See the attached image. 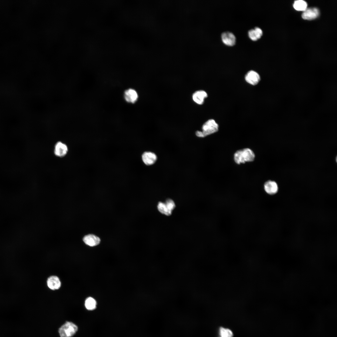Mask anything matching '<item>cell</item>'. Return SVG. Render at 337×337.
<instances>
[{"mask_svg": "<svg viewBox=\"0 0 337 337\" xmlns=\"http://www.w3.org/2000/svg\"><path fill=\"white\" fill-rule=\"evenodd\" d=\"M67 147L65 144L61 142L56 144L54 151L56 155L59 157H63L67 154Z\"/></svg>", "mask_w": 337, "mask_h": 337, "instance_id": "ba28073f", "label": "cell"}, {"mask_svg": "<svg viewBox=\"0 0 337 337\" xmlns=\"http://www.w3.org/2000/svg\"><path fill=\"white\" fill-rule=\"evenodd\" d=\"M245 78L247 82L252 85H257L260 80L259 75L253 70L248 71L246 75Z\"/></svg>", "mask_w": 337, "mask_h": 337, "instance_id": "5b68a950", "label": "cell"}, {"mask_svg": "<svg viewBox=\"0 0 337 337\" xmlns=\"http://www.w3.org/2000/svg\"><path fill=\"white\" fill-rule=\"evenodd\" d=\"M47 284L50 289L54 290L59 289L61 285L60 279L55 276H50L47 280Z\"/></svg>", "mask_w": 337, "mask_h": 337, "instance_id": "7c38bea8", "label": "cell"}, {"mask_svg": "<svg viewBox=\"0 0 337 337\" xmlns=\"http://www.w3.org/2000/svg\"><path fill=\"white\" fill-rule=\"evenodd\" d=\"M207 97V93L203 90L196 91L192 95L193 100L195 102L199 105H202L205 99Z\"/></svg>", "mask_w": 337, "mask_h": 337, "instance_id": "9c48e42d", "label": "cell"}, {"mask_svg": "<svg viewBox=\"0 0 337 337\" xmlns=\"http://www.w3.org/2000/svg\"><path fill=\"white\" fill-rule=\"evenodd\" d=\"M264 189L265 192L268 194L273 195L277 192L278 186L275 182L268 180L264 184Z\"/></svg>", "mask_w": 337, "mask_h": 337, "instance_id": "8fae6325", "label": "cell"}, {"mask_svg": "<svg viewBox=\"0 0 337 337\" xmlns=\"http://www.w3.org/2000/svg\"><path fill=\"white\" fill-rule=\"evenodd\" d=\"M175 204L173 200L170 199H167L165 202H159L157 208L161 213L167 216L171 215L172 211L175 207Z\"/></svg>", "mask_w": 337, "mask_h": 337, "instance_id": "277c9868", "label": "cell"}, {"mask_svg": "<svg viewBox=\"0 0 337 337\" xmlns=\"http://www.w3.org/2000/svg\"><path fill=\"white\" fill-rule=\"evenodd\" d=\"M124 97L126 101L129 103H134L137 100L138 95L134 90L129 89L124 92Z\"/></svg>", "mask_w": 337, "mask_h": 337, "instance_id": "5bb4252c", "label": "cell"}, {"mask_svg": "<svg viewBox=\"0 0 337 337\" xmlns=\"http://www.w3.org/2000/svg\"><path fill=\"white\" fill-rule=\"evenodd\" d=\"M218 125L213 119H210L203 125L201 131L203 137L217 132L218 130Z\"/></svg>", "mask_w": 337, "mask_h": 337, "instance_id": "3957f363", "label": "cell"}, {"mask_svg": "<svg viewBox=\"0 0 337 337\" xmlns=\"http://www.w3.org/2000/svg\"><path fill=\"white\" fill-rule=\"evenodd\" d=\"M307 3L305 1L299 0L295 1L293 4L294 8L297 11H304L307 8Z\"/></svg>", "mask_w": 337, "mask_h": 337, "instance_id": "e0dca14e", "label": "cell"}, {"mask_svg": "<svg viewBox=\"0 0 337 337\" xmlns=\"http://www.w3.org/2000/svg\"><path fill=\"white\" fill-rule=\"evenodd\" d=\"M78 330L76 325L72 322H66L59 330L60 337H71L73 336Z\"/></svg>", "mask_w": 337, "mask_h": 337, "instance_id": "7a4b0ae2", "label": "cell"}, {"mask_svg": "<svg viewBox=\"0 0 337 337\" xmlns=\"http://www.w3.org/2000/svg\"><path fill=\"white\" fill-rule=\"evenodd\" d=\"M319 11L316 8H306L302 15V18L305 20H311L317 18L319 15Z\"/></svg>", "mask_w": 337, "mask_h": 337, "instance_id": "8992f818", "label": "cell"}, {"mask_svg": "<svg viewBox=\"0 0 337 337\" xmlns=\"http://www.w3.org/2000/svg\"><path fill=\"white\" fill-rule=\"evenodd\" d=\"M85 305V307L87 310H92L95 308L96 302L95 299L92 297H90L86 299Z\"/></svg>", "mask_w": 337, "mask_h": 337, "instance_id": "ac0fdd59", "label": "cell"}, {"mask_svg": "<svg viewBox=\"0 0 337 337\" xmlns=\"http://www.w3.org/2000/svg\"><path fill=\"white\" fill-rule=\"evenodd\" d=\"M83 241L86 245L94 247L98 245L100 243V240L98 237L94 235L89 234L83 237Z\"/></svg>", "mask_w": 337, "mask_h": 337, "instance_id": "4fadbf2b", "label": "cell"}, {"mask_svg": "<svg viewBox=\"0 0 337 337\" xmlns=\"http://www.w3.org/2000/svg\"><path fill=\"white\" fill-rule=\"evenodd\" d=\"M255 158V154L254 152L248 148L237 150L234 155V160L237 164L253 161Z\"/></svg>", "mask_w": 337, "mask_h": 337, "instance_id": "6da1fadb", "label": "cell"}, {"mask_svg": "<svg viewBox=\"0 0 337 337\" xmlns=\"http://www.w3.org/2000/svg\"><path fill=\"white\" fill-rule=\"evenodd\" d=\"M221 38L223 42L226 45L232 46L236 42V37L234 34L230 32H225L222 33Z\"/></svg>", "mask_w": 337, "mask_h": 337, "instance_id": "52a82bcc", "label": "cell"}, {"mask_svg": "<svg viewBox=\"0 0 337 337\" xmlns=\"http://www.w3.org/2000/svg\"><path fill=\"white\" fill-rule=\"evenodd\" d=\"M262 34V30L261 28L257 27L250 29L248 32L249 37L251 39L254 41L257 40L259 38Z\"/></svg>", "mask_w": 337, "mask_h": 337, "instance_id": "9a60e30c", "label": "cell"}, {"mask_svg": "<svg viewBox=\"0 0 337 337\" xmlns=\"http://www.w3.org/2000/svg\"><path fill=\"white\" fill-rule=\"evenodd\" d=\"M218 337H233V334L230 329L220 327L218 330Z\"/></svg>", "mask_w": 337, "mask_h": 337, "instance_id": "2e32d148", "label": "cell"}, {"mask_svg": "<svg viewBox=\"0 0 337 337\" xmlns=\"http://www.w3.org/2000/svg\"><path fill=\"white\" fill-rule=\"evenodd\" d=\"M142 158L143 162L147 165L154 164L157 159L156 155L150 152H145L142 155Z\"/></svg>", "mask_w": 337, "mask_h": 337, "instance_id": "30bf717a", "label": "cell"}]
</instances>
